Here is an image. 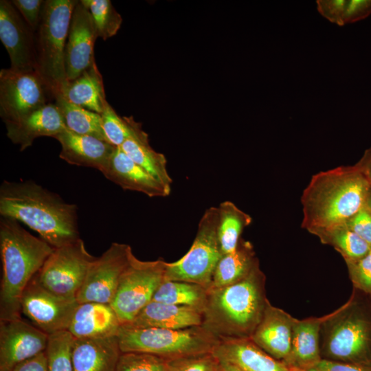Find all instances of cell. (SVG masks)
I'll return each instance as SVG.
<instances>
[{"instance_id":"cell-1","label":"cell","mask_w":371,"mask_h":371,"mask_svg":"<svg viewBox=\"0 0 371 371\" xmlns=\"http://www.w3.org/2000/svg\"><path fill=\"white\" fill-rule=\"evenodd\" d=\"M371 187L358 164L338 166L313 175L301 196V226L309 233L345 225L365 207Z\"/></svg>"},{"instance_id":"cell-41","label":"cell","mask_w":371,"mask_h":371,"mask_svg":"<svg viewBox=\"0 0 371 371\" xmlns=\"http://www.w3.org/2000/svg\"><path fill=\"white\" fill-rule=\"evenodd\" d=\"M345 225L371 245V214L366 205Z\"/></svg>"},{"instance_id":"cell-36","label":"cell","mask_w":371,"mask_h":371,"mask_svg":"<svg viewBox=\"0 0 371 371\" xmlns=\"http://www.w3.org/2000/svg\"><path fill=\"white\" fill-rule=\"evenodd\" d=\"M100 117L106 141L114 146L120 147L131 134L134 119L133 117H121L107 101Z\"/></svg>"},{"instance_id":"cell-10","label":"cell","mask_w":371,"mask_h":371,"mask_svg":"<svg viewBox=\"0 0 371 371\" xmlns=\"http://www.w3.org/2000/svg\"><path fill=\"white\" fill-rule=\"evenodd\" d=\"M95 259L79 238L54 248L35 277L49 291L65 297L76 298Z\"/></svg>"},{"instance_id":"cell-39","label":"cell","mask_w":371,"mask_h":371,"mask_svg":"<svg viewBox=\"0 0 371 371\" xmlns=\"http://www.w3.org/2000/svg\"><path fill=\"white\" fill-rule=\"evenodd\" d=\"M172 371H216L217 361L212 353L170 361Z\"/></svg>"},{"instance_id":"cell-48","label":"cell","mask_w":371,"mask_h":371,"mask_svg":"<svg viewBox=\"0 0 371 371\" xmlns=\"http://www.w3.org/2000/svg\"><path fill=\"white\" fill-rule=\"evenodd\" d=\"M370 252H371V245H370Z\"/></svg>"},{"instance_id":"cell-24","label":"cell","mask_w":371,"mask_h":371,"mask_svg":"<svg viewBox=\"0 0 371 371\" xmlns=\"http://www.w3.org/2000/svg\"><path fill=\"white\" fill-rule=\"evenodd\" d=\"M217 359L229 362L243 371H291L252 341L234 338L218 344L212 352Z\"/></svg>"},{"instance_id":"cell-25","label":"cell","mask_w":371,"mask_h":371,"mask_svg":"<svg viewBox=\"0 0 371 371\" xmlns=\"http://www.w3.org/2000/svg\"><path fill=\"white\" fill-rule=\"evenodd\" d=\"M329 315L300 320L294 318L291 349L285 364L291 368L311 371L322 360L319 335Z\"/></svg>"},{"instance_id":"cell-9","label":"cell","mask_w":371,"mask_h":371,"mask_svg":"<svg viewBox=\"0 0 371 371\" xmlns=\"http://www.w3.org/2000/svg\"><path fill=\"white\" fill-rule=\"evenodd\" d=\"M166 262L143 261L131 254L111 303L122 325L131 323L152 301L164 281Z\"/></svg>"},{"instance_id":"cell-8","label":"cell","mask_w":371,"mask_h":371,"mask_svg":"<svg viewBox=\"0 0 371 371\" xmlns=\"http://www.w3.org/2000/svg\"><path fill=\"white\" fill-rule=\"evenodd\" d=\"M218 208L210 207L202 215L188 251L173 262H166L164 280L181 281L210 288L214 272L223 254L218 234Z\"/></svg>"},{"instance_id":"cell-40","label":"cell","mask_w":371,"mask_h":371,"mask_svg":"<svg viewBox=\"0 0 371 371\" xmlns=\"http://www.w3.org/2000/svg\"><path fill=\"white\" fill-rule=\"evenodd\" d=\"M11 1L27 24L36 32L41 19L45 1L13 0Z\"/></svg>"},{"instance_id":"cell-4","label":"cell","mask_w":371,"mask_h":371,"mask_svg":"<svg viewBox=\"0 0 371 371\" xmlns=\"http://www.w3.org/2000/svg\"><path fill=\"white\" fill-rule=\"evenodd\" d=\"M262 282L263 275L257 265L240 281L210 289L205 314L213 330L238 338L251 335L262 319L267 303Z\"/></svg>"},{"instance_id":"cell-42","label":"cell","mask_w":371,"mask_h":371,"mask_svg":"<svg viewBox=\"0 0 371 371\" xmlns=\"http://www.w3.org/2000/svg\"><path fill=\"white\" fill-rule=\"evenodd\" d=\"M311 371H371V370L361 365L322 359Z\"/></svg>"},{"instance_id":"cell-34","label":"cell","mask_w":371,"mask_h":371,"mask_svg":"<svg viewBox=\"0 0 371 371\" xmlns=\"http://www.w3.org/2000/svg\"><path fill=\"white\" fill-rule=\"evenodd\" d=\"M88 8L98 37L104 41L113 36L122 23L121 15L115 10L109 0H80Z\"/></svg>"},{"instance_id":"cell-37","label":"cell","mask_w":371,"mask_h":371,"mask_svg":"<svg viewBox=\"0 0 371 371\" xmlns=\"http://www.w3.org/2000/svg\"><path fill=\"white\" fill-rule=\"evenodd\" d=\"M115 371H172L170 360L144 353H122Z\"/></svg>"},{"instance_id":"cell-46","label":"cell","mask_w":371,"mask_h":371,"mask_svg":"<svg viewBox=\"0 0 371 371\" xmlns=\"http://www.w3.org/2000/svg\"><path fill=\"white\" fill-rule=\"evenodd\" d=\"M366 207L371 214V187L366 200Z\"/></svg>"},{"instance_id":"cell-14","label":"cell","mask_w":371,"mask_h":371,"mask_svg":"<svg viewBox=\"0 0 371 371\" xmlns=\"http://www.w3.org/2000/svg\"><path fill=\"white\" fill-rule=\"evenodd\" d=\"M48 339V335L21 317L0 321V371H11L45 351Z\"/></svg>"},{"instance_id":"cell-35","label":"cell","mask_w":371,"mask_h":371,"mask_svg":"<svg viewBox=\"0 0 371 371\" xmlns=\"http://www.w3.org/2000/svg\"><path fill=\"white\" fill-rule=\"evenodd\" d=\"M74 337L68 330L49 335L45 350L47 371H74L71 350Z\"/></svg>"},{"instance_id":"cell-43","label":"cell","mask_w":371,"mask_h":371,"mask_svg":"<svg viewBox=\"0 0 371 371\" xmlns=\"http://www.w3.org/2000/svg\"><path fill=\"white\" fill-rule=\"evenodd\" d=\"M11 371H47L45 351L17 365Z\"/></svg>"},{"instance_id":"cell-3","label":"cell","mask_w":371,"mask_h":371,"mask_svg":"<svg viewBox=\"0 0 371 371\" xmlns=\"http://www.w3.org/2000/svg\"><path fill=\"white\" fill-rule=\"evenodd\" d=\"M54 249L25 229L16 219L1 217L0 321L21 317L23 293Z\"/></svg>"},{"instance_id":"cell-45","label":"cell","mask_w":371,"mask_h":371,"mask_svg":"<svg viewBox=\"0 0 371 371\" xmlns=\"http://www.w3.org/2000/svg\"><path fill=\"white\" fill-rule=\"evenodd\" d=\"M216 359L217 361L216 371H243V370L229 362L223 360H219L217 359Z\"/></svg>"},{"instance_id":"cell-20","label":"cell","mask_w":371,"mask_h":371,"mask_svg":"<svg viewBox=\"0 0 371 371\" xmlns=\"http://www.w3.org/2000/svg\"><path fill=\"white\" fill-rule=\"evenodd\" d=\"M61 145L60 158L69 164L101 171L116 146L106 141L65 130L54 137Z\"/></svg>"},{"instance_id":"cell-29","label":"cell","mask_w":371,"mask_h":371,"mask_svg":"<svg viewBox=\"0 0 371 371\" xmlns=\"http://www.w3.org/2000/svg\"><path fill=\"white\" fill-rule=\"evenodd\" d=\"M217 208V234L223 255L237 248L240 235L243 229L251 223L252 218L230 201L221 202Z\"/></svg>"},{"instance_id":"cell-32","label":"cell","mask_w":371,"mask_h":371,"mask_svg":"<svg viewBox=\"0 0 371 371\" xmlns=\"http://www.w3.org/2000/svg\"><path fill=\"white\" fill-rule=\"evenodd\" d=\"M318 12L339 26L363 19L371 14V0H317Z\"/></svg>"},{"instance_id":"cell-2","label":"cell","mask_w":371,"mask_h":371,"mask_svg":"<svg viewBox=\"0 0 371 371\" xmlns=\"http://www.w3.org/2000/svg\"><path fill=\"white\" fill-rule=\"evenodd\" d=\"M0 214L26 225L54 248L80 238L76 205L33 181L2 182Z\"/></svg>"},{"instance_id":"cell-19","label":"cell","mask_w":371,"mask_h":371,"mask_svg":"<svg viewBox=\"0 0 371 371\" xmlns=\"http://www.w3.org/2000/svg\"><path fill=\"white\" fill-rule=\"evenodd\" d=\"M7 136L23 151L40 137H54L66 130L54 102H50L15 121H7Z\"/></svg>"},{"instance_id":"cell-11","label":"cell","mask_w":371,"mask_h":371,"mask_svg":"<svg viewBox=\"0 0 371 371\" xmlns=\"http://www.w3.org/2000/svg\"><path fill=\"white\" fill-rule=\"evenodd\" d=\"M54 100L37 70L0 71V115L3 121H15Z\"/></svg>"},{"instance_id":"cell-15","label":"cell","mask_w":371,"mask_h":371,"mask_svg":"<svg viewBox=\"0 0 371 371\" xmlns=\"http://www.w3.org/2000/svg\"><path fill=\"white\" fill-rule=\"evenodd\" d=\"M0 39L10 56L12 69L37 70L35 32L11 1H0Z\"/></svg>"},{"instance_id":"cell-31","label":"cell","mask_w":371,"mask_h":371,"mask_svg":"<svg viewBox=\"0 0 371 371\" xmlns=\"http://www.w3.org/2000/svg\"><path fill=\"white\" fill-rule=\"evenodd\" d=\"M207 289L193 283L164 280L157 289L153 301L178 306L202 308L206 304Z\"/></svg>"},{"instance_id":"cell-44","label":"cell","mask_w":371,"mask_h":371,"mask_svg":"<svg viewBox=\"0 0 371 371\" xmlns=\"http://www.w3.org/2000/svg\"><path fill=\"white\" fill-rule=\"evenodd\" d=\"M357 164L366 171L371 181V148L366 152L361 161Z\"/></svg>"},{"instance_id":"cell-12","label":"cell","mask_w":371,"mask_h":371,"mask_svg":"<svg viewBox=\"0 0 371 371\" xmlns=\"http://www.w3.org/2000/svg\"><path fill=\"white\" fill-rule=\"evenodd\" d=\"M78 304L76 298L60 296L45 289L34 276L23 293L21 308L32 324L50 335L68 330Z\"/></svg>"},{"instance_id":"cell-21","label":"cell","mask_w":371,"mask_h":371,"mask_svg":"<svg viewBox=\"0 0 371 371\" xmlns=\"http://www.w3.org/2000/svg\"><path fill=\"white\" fill-rule=\"evenodd\" d=\"M122 324L109 304L79 303L68 331L74 339L100 338L117 335Z\"/></svg>"},{"instance_id":"cell-6","label":"cell","mask_w":371,"mask_h":371,"mask_svg":"<svg viewBox=\"0 0 371 371\" xmlns=\"http://www.w3.org/2000/svg\"><path fill=\"white\" fill-rule=\"evenodd\" d=\"M166 329L121 326L117 333L120 350L155 355L170 361L212 353L218 344L207 330Z\"/></svg>"},{"instance_id":"cell-30","label":"cell","mask_w":371,"mask_h":371,"mask_svg":"<svg viewBox=\"0 0 371 371\" xmlns=\"http://www.w3.org/2000/svg\"><path fill=\"white\" fill-rule=\"evenodd\" d=\"M54 99L67 130L106 141L100 114L69 102L60 93L54 95Z\"/></svg>"},{"instance_id":"cell-7","label":"cell","mask_w":371,"mask_h":371,"mask_svg":"<svg viewBox=\"0 0 371 371\" xmlns=\"http://www.w3.org/2000/svg\"><path fill=\"white\" fill-rule=\"evenodd\" d=\"M322 328V347L331 360L371 364V321L350 302L329 314Z\"/></svg>"},{"instance_id":"cell-28","label":"cell","mask_w":371,"mask_h":371,"mask_svg":"<svg viewBox=\"0 0 371 371\" xmlns=\"http://www.w3.org/2000/svg\"><path fill=\"white\" fill-rule=\"evenodd\" d=\"M257 265L252 245L240 240L234 251L221 256L214 272L210 289L221 288L240 281Z\"/></svg>"},{"instance_id":"cell-27","label":"cell","mask_w":371,"mask_h":371,"mask_svg":"<svg viewBox=\"0 0 371 371\" xmlns=\"http://www.w3.org/2000/svg\"><path fill=\"white\" fill-rule=\"evenodd\" d=\"M58 93L69 102L100 115L107 101L96 63L78 78L67 80Z\"/></svg>"},{"instance_id":"cell-33","label":"cell","mask_w":371,"mask_h":371,"mask_svg":"<svg viewBox=\"0 0 371 371\" xmlns=\"http://www.w3.org/2000/svg\"><path fill=\"white\" fill-rule=\"evenodd\" d=\"M320 241L334 247L345 261L360 259L370 251V245L346 225L319 232Z\"/></svg>"},{"instance_id":"cell-38","label":"cell","mask_w":371,"mask_h":371,"mask_svg":"<svg viewBox=\"0 0 371 371\" xmlns=\"http://www.w3.org/2000/svg\"><path fill=\"white\" fill-rule=\"evenodd\" d=\"M345 262L353 285L371 296V252L360 259Z\"/></svg>"},{"instance_id":"cell-47","label":"cell","mask_w":371,"mask_h":371,"mask_svg":"<svg viewBox=\"0 0 371 371\" xmlns=\"http://www.w3.org/2000/svg\"><path fill=\"white\" fill-rule=\"evenodd\" d=\"M291 371H304V370H299V369H296V368H290Z\"/></svg>"},{"instance_id":"cell-16","label":"cell","mask_w":371,"mask_h":371,"mask_svg":"<svg viewBox=\"0 0 371 371\" xmlns=\"http://www.w3.org/2000/svg\"><path fill=\"white\" fill-rule=\"evenodd\" d=\"M96 30L88 8L78 1L72 12L65 49L67 80L80 76L95 63L94 45Z\"/></svg>"},{"instance_id":"cell-5","label":"cell","mask_w":371,"mask_h":371,"mask_svg":"<svg viewBox=\"0 0 371 371\" xmlns=\"http://www.w3.org/2000/svg\"><path fill=\"white\" fill-rule=\"evenodd\" d=\"M78 1L47 0L35 32L37 71L53 96L67 82L65 49L73 10Z\"/></svg>"},{"instance_id":"cell-17","label":"cell","mask_w":371,"mask_h":371,"mask_svg":"<svg viewBox=\"0 0 371 371\" xmlns=\"http://www.w3.org/2000/svg\"><path fill=\"white\" fill-rule=\"evenodd\" d=\"M294 317L267 301L262 319L251 335V341L274 359L288 360Z\"/></svg>"},{"instance_id":"cell-13","label":"cell","mask_w":371,"mask_h":371,"mask_svg":"<svg viewBox=\"0 0 371 371\" xmlns=\"http://www.w3.org/2000/svg\"><path fill=\"white\" fill-rule=\"evenodd\" d=\"M132 254L129 245L113 243L100 257L95 258L76 295L78 303L111 304Z\"/></svg>"},{"instance_id":"cell-26","label":"cell","mask_w":371,"mask_h":371,"mask_svg":"<svg viewBox=\"0 0 371 371\" xmlns=\"http://www.w3.org/2000/svg\"><path fill=\"white\" fill-rule=\"evenodd\" d=\"M120 148L137 164L171 191L172 179L167 170L166 157L151 147L148 135L142 130L140 123L134 121L131 135Z\"/></svg>"},{"instance_id":"cell-18","label":"cell","mask_w":371,"mask_h":371,"mask_svg":"<svg viewBox=\"0 0 371 371\" xmlns=\"http://www.w3.org/2000/svg\"><path fill=\"white\" fill-rule=\"evenodd\" d=\"M124 190L142 192L149 197H164L170 191L131 159L120 147H115L100 171Z\"/></svg>"},{"instance_id":"cell-22","label":"cell","mask_w":371,"mask_h":371,"mask_svg":"<svg viewBox=\"0 0 371 371\" xmlns=\"http://www.w3.org/2000/svg\"><path fill=\"white\" fill-rule=\"evenodd\" d=\"M203 318L202 309L200 308L168 304L152 300L131 323L122 326L186 329L200 326Z\"/></svg>"},{"instance_id":"cell-23","label":"cell","mask_w":371,"mask_h":371,"mask_svg":"<svg viewBox=\"0 0 371 371\" xmlns=\"http://www.w3.org/2000/svg\"><path fill=\"white\" fill-rule=\"evenodd\" d=\"M122 353L117 335L74 339L71 350L74 371H115Z\"/></svg>"}]
</instances>
